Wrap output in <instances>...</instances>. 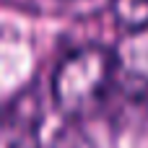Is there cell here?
Instances as JSON below:
<instances>
[{"label": "cell", "mask_w": 148, "mask_h": 148, "mask_svg": "<svg viewBox=\"0 0 148 148\" xmlns=\"http://www.w3.org/2000/svg\"><path fill=\"white\" fill-rule=\"evenodd\" d=\"M0 148H42V143L36 140V127L16 125V122H3Z\"/></svg>", "instance_id": "obj_3"}, {"label": "cell", "mask_w": 148, "mask_h": 148, "mask_svg": "<svg viewBox=\"0 0 148 148\" xmlns=\"http://www.w3.org/2000/svg\"><path fill=\"white\" fill-rule=\"evenodd\" d=\"M112 18L125 34L148 29V0H112Z\"/></svg>", "instance_id": "obj_2"}, {"label": "cell", "mask_w": 148, "mask_h": 148, "mask_svg": "<svg viewBox=\"0 0 148 148\" xmlns=\"http://www.w3.org/2000/svg\"><path fill=\"white\" fill-rule=\"evenodd\" d=\"M117 70V55L104 44H83L68 52L49 81L55 107L65 117H83L94 112L104 101Z\"/></svg>", "instance_id": "obj_1"}]
</instances>
